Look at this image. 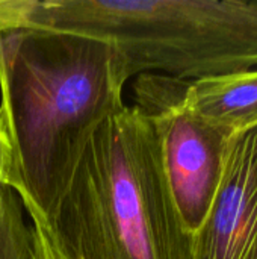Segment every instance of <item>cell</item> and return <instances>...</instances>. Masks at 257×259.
Listing matches in <instances>:
<instances>
[{"mask_svg":"<svg viewBox=\"0 0 257 259\" xmlns=\"http://www.w3.org/2000/svg\"><path fill=\"white\" fill-rule=\"evenodd\" d=\"M127 80L106 41L32 26L0 30V118L11 188L24 209L53 223L88 143L126 106Z\"/></svg>","mask_w":257,"mask_h":259,"instance_id":"6da1fadb","label":"cell"},{"mask_svg":"<svg viewBox=\"0 0 257 259\" xmlns=\"http://www.w3.org/2000/svg\"><path fill=\"white\" fill-rule=\"evenodd\" d=\"M12 184V152L5 126L0 118V217L3 212L6 196Z\"/></svg>","mask_w":257,"mask_h":259,"instance_id":"9c48e42d","label":"cell"},{"mask_svg":"<svg viewBox=\"0 0 257 259\" xmlns=\"http://www.w3.org/2000/svg\"><path fill=\"white\" fill-rule=\"evenodd\" d=\"M192 259H257V127L229 137L212 206Z\"/></svg>","mask_w":257,"mask_h":259,"instance_id":"5b68a950","label":"cell"},{"mask_svg":"<svg viewBox=\"0 0 257 259\" xmlns=\"http://www.w3.org/2000/svg\"><path fill=\"white\" fill-rule=\"evenodd\" d=\"M194 108L227 137L257 127V68L189 83Z\"/></svg>","mask_w":257,"mask_h":259,"instance_id":"8992f818","label":"cell"},{"mask_svg":"<svg viewBox=\"0 0 257 259\" xmlns=\"http://www.w3.org/2000/svg\"><path fill=\"white\" fill-rule=\"evenodd\" d=\"M188 80L159 73L135 77L133 106L151 123L177 211L194 235L217 194L229 137L191 103Z\"/></svg>","mask_w":257,"mask_h":259,"instance_id":"277c9868","label":"cell"},{"mask_svg":"<svg viewBox=\"0 0 257 259\" xmlns=\"http://www.w3.org/2000/svg\"><path fill=\"white\" fill-rule=\"evenodd\" d=\"M42 23L53 30L112 44L126 73L180 80L257 68V3L242 0H50Z\"/></svg>","mask_w":257,"mask_h":259,"instance_id":"3957f363","label":"cell"},{"mask_svg":"<svg viewBox=\"0 0 257 259\" xmlns=\"http://www.w3.org/2000/svg\"><path fill=\"white\" fill-rule=\"evenodd\" d=\"M30 217L36 259H71L59 244L50 223L35 209H26Z\"/></svg>","mask_w":257,"mask_h":259,"instance_id":"ba28073f","label":"cell"},{"mask_svg":"<svg viewBox=\"0 0 257 259\" xmlns=\"http://www.w3.org/2000/svg\"><path fill=\"white\" fill-rule=\"evenodd\" d=\"M32 0H0V30L23 27Z\"/></svg>","mask_w":257,"mask_h":259,"instance_id":"30bf717a","label":"cell"},{"mask_svg":"<svg viewBox=\"0 0 257 259\" xmlns=\"http://www.w3.org/2000/svg\"><path fill=\"white\" fill-rule=\"evenodd\" d=\"M50 226L71 259H192L158 135L135 106L94 134Z\"/></svg>","mask_w":257,"mask_h":259,"instance_id":"7a4b0ae2","label":"cell"},{"mask_svg":"<svg viewBox=\"0 0 257 259\" xmlns=\"http://www.w3.org/2000/svg\"><path fill=\"white\" fill-rule=\"evenodd\" d=\"M23 211L18 194L9 190L0 217V259H36L32 226Z\"/></svg>","mask_w":257,"mask_h":259,"instance_id":"52a82bcc","label":"cell"}]
</instances>
